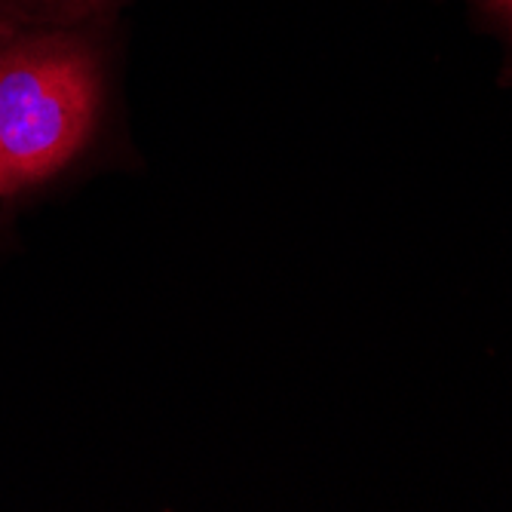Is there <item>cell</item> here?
Segmentation results:
<instances>
[{
	"instance_id": "6da1fadb",
	"label": "cell",
	"mask_w": 512,
	"mask_h": 512,
	"mask_svg": "<svg viewBox=\"0 0 512 512\" xmlns=\"http://www.w3.org/2000/svg\"><path fill=\"white\" fill-rule=\"evenodd\" d=\"M102 102L96 50L74 34H25L0 50V197L62 172Z\"/></svg>"
},
{
	"instance_id": "7a4b0ae2",
	"label": "cell",
	"mask_w": 512,
	"mask_h": 512,
	"mask_svg": "<svg viewBox=\"0 0 512 512\" xmlns=\"http://www.w3.org/2000/svg\"><path fill=\"white\" fill-rule=\"evenodd\" d=\"M19 4L37 10V13H50L53 19H65V22L83 19L92 10L89 0H19Z\"/></svg>"
},
{
	"instance_id": "3957f363",
	"label": "cell",
	"mask_w": 512,
	"mask_h": 512,
	"mask_svg": "<svg viewBox=\"0 0 512 512\" xmlns=\"http://www.w3.org/2000/svg\"><path fill=\"white\" fill-rule=\"evenodd\" d=\"M13 37H19L16 25H13L10 19H4V16H0V50H4V46H7V43H10Z\"/></svg>"
},
{
	"instance_id": "277c9868",
	"label": "cell",
	"mask_w": 512,
	"mask_h": 512,
	"mask_svg": "<svg viewBox=\"0 0 512 512\" xmlns=\"http://www.w3.org/2000/svg\"><path fill=\"white\" fill-rule=\"evenodd\" d=\"M488 7H494V10L512 25V0H488Z\"/></svg>"
},
{
	"instance_id": "5b68a950",
	"label": "cell",
	"mask_w": 512,
	"mask_h": 512,
	"mask_svg": "<svg viewBox=\"0 0 512 512\" xmlns=\"http://www.w3.org/2000/svg\"><path fill=\"white\" fill-rule=\"evenodd\" d=\"M89 4H92V10H99V7H105V4H108V0H89Z\"/></svg>"
}]
</instances>
